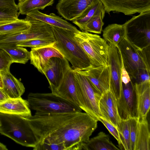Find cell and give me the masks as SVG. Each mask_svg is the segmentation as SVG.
<instances>
[{"instance_id":"obj_1","label":"cell","mask_w":150,"mask_h":150,"mask_svg":"<svg viewBox=\"0 0 150 150\" xmlns=\"http://www.w3.org/2000/svg\"><path fill=\"white\" fill-rule=\"evenodd\" d=\"M25 118L38 143L63 144L66 150H82L97 127L96 120L81 112L35 114Z\"/></svg>"},{"instance_id":"obj_2","label":"cell","mask_w":150,"mask_h":150,"mask_svg":"<svg viewBox=\"0 0 150 150\" xmlns=\"http://www.w3.org/2000/svg\"><path fill=\"white\" fill-rule=\"evenodd\" d=\"M0 133L22 146L33 148L38 139L25 117L0 113Z\"/></svg>"},{"instance_id":"obj_3","label":"cell","mask_w":150,"mask_h":150,"mask_svg":"<svg viewBox=\"0 0 150 150\" xmlns=\"http://www.w3.org/2000/svg\"><path fill=\"white\" fill-rule=\"evenodd\" d=\"M51 26L55 47L70 63L73 69L80 70L91 66L88 57L74 38L75 32Z\"/></svg>"},{"instance_id":"obj_4","label":"cell","mask_w":150,"mask_h":150,"mask_svg":"<svg viewBox=\"0 0 150 150\" xmlns=\"http://www.w3.org/2000/svg\"><path fill=\"white\" fill-rule=\"evenodd\" d=\"M27 101L29 108L35 110V114L37 115L82 111L77 105L52 92L30 93Z\"/></svg>"},{"instance_id":"obj_5","label":"cell","mask_w":150,"mask_h":150,"mask_svg":"<svg viewBox=\"0 0 150 150\" xmlns=\"http://www.w3.org/2000/svg\"><path fill=\"white\" fill-rule=\"evenodd\" d=\"M74 38L88 57L93 67L107 64L108 44L96 34L78 30L74 32Z\"/></svg>"},{"instance_id":"obj_6","label":"cell","mask_w":150,"mask_h":150,"mask_svg":"<svg viewBox=\"0 0 150 150\" xmlns=\"http://www.w3.org/2000/svg\"><path fill=\"white\" fill-rule=\"evenodd\" d=\"M73 71L76 80L79 107L99 121L101 117L99 102L102 94L94 88L84 76L77 70L73 69Z\"/></svg>"},{"instance_id":"obj_7","label":"cell","mask_w":150,"mask_h":150,"mask_svg":"<svg viewBox=\"0 0 150 150\" xmlns=\"http://www.w3.org/2000/svg\"><path fill=\"white\" fill-rule=\"evenodd\" d=\"M124 24L126 36L133 44L141 49L150 45V10L133 16Z\"/></svg>"},{"instance_id":"obj_8","label":"cell","mask_w":150,"mask_h":150,"mask_svg":"<svg viewBox=\"0 0 150 150\" xmlns=\"http://www.w3.org/2000/svg\"><path fill=\"white\" fill-rule=\"evenodd\" d=\"M117 47L123 66L131 79H135L140 69H146L140 53L141 49L131 42L126 36Z\"/></svg>"},{"instance_id":"obj_9","label":"cell","mask_w":150,"mask_h":150,"mask_svg":"<svg viewBox=\"0 0 150 150\" xmlns=\"http://www.w3.org/2000/svg\"><path fill=\"white\" fill-rule=\"evenodd\" d=\"M108 44L107 64L110 69L109 90L117 100L120 98L122 90V60L117 47L111 44Z\"/></svg>"},{"instance_id":"obj_10","label":"cell","mask_w":150,"mask_h":150,"mask_svg":"<svg viewBox=\"0 0 150 150\" xmlns=\"http://www.w3.org/2000/svg\"><path fill=\"white\" fill-rule=\"evenodd\" d=\"M122 90L120 98L116 100L118 114L121 120L137 117L136 95L134 83L131 80L126 84L122 83Z\"/></svg>"},{"instance_id":"obj_11","label":"cell","mask_w":150,"mask_h":150,"mask_svg":"<svg viewBox=\"0 0 150 150\" xmlns=\"http://www.w3.org/2000/svg\"><path fill=\"white\" fill-rule=\"evenodd\" d=\"M105 12L121 13L127 16L150 10V0H100Z\"/></svg>"},{"instance_id":"obj_12","label":"cell","mask_w":150,"mask_h":150,"mask_svg":"<svg viewBox=\"0 0 150 150\" xmlns=\"http://www.w3.org/2000/svg\"><path fill=\"white\" fill-rule=\"evenodd\" d=\"M77 71L84 76L94 88L101 94L109 90L110 69L108 64L98 67L91 66Z\"/></svg>"},{"instance_id":"obj_13","label":"cell","mask_w":150,"mask_h":150,"mask_svg":"<svg viewBox=\"0 0 150 150\" xmlns=\"http://www.w3.org/2000/svg\"><path fill=\"white\" fill-rule=\"evenodd\" d=\"M96 0H59L56 6L58 13L67 20L76 18Z\"/></svg>"},{"instance_id":"obj_14","label":"cell","mask_w":150,"mask_h":150,"mask_svg":"<svg viewBox=\"0 0 150 150\" xmlns=\"http://www.w3.org/2000/svg\"><path fill=\"white\" fill-rule=\"evenodd\" d=\"M68 61L65 57L62 59L53 57L49 60L44 71L49 84L51 91L59 86L64 77Z\"/></svg>"},{"instance_id":"obj_15","label":"cell","mask_w":150,"mask_h":150,"mask_svg":"<svg viewBox=\"0 0 150 150\" xmlns=\"http://www.w3.org/2000/svg\"><path fill=\"white\" fill-rule=\"evenodd\" d=\"M79 106L77 95L76 80L73 69L69 63L63 78L58 87L51 91Z\"/></svg>"},{"instance_id":"obj_16","label":"cell","mask_w":150,"mask_h":150,"mask_svg":"<svg viewBox=\"0 0 150 150\" xmlns=\"http://www.w3.org/2000/svg\"><path fill=\"white\" fill-rule=\"evenodd\" d=\"M56 43V42H55ZM54 44L35 48H31L30 52V64L43 74L46 65L52 57H64Z\"/></svg>"},{"instance_id":"obj_17","label":"cell","mask_w":150,"mask_h":150,"mask_svg":"<svg viewBox=\"0 0 150 150\" xmlns=\"http://www.w3.org/2000/svg\"><path fill=\"white\" fill-rule=\"evenodd\" d=\"M101 117L117 129L121 120L118 114L116 99L109 90L102 94L99 102Z\"/></svg>"},{"instance_id":"obj_18","label":"cell","mask_w":150,"mask_h":150,"mask_svg":"<svg viewBox=\"0 0 150 150\" xmlns=\"http://www.w3.org/2000/svg\"><path fill=\"white\" fill-rule=\"evenodd\" d=\"M139 120L146 118L150 108V81L134 83Z\"/></svg>"},{"instance_id":"obj_19","label":"cell","mask_w":150,"mask_h":150,"mask_svg":"<svg viewBox=\"0 0 150 150\" xmlns=\"http://www.w3.org/2000/svg\"><path fill=\"white\" fill-rule=\"evenodd\" d=\"M0 113L19 115L25 117L32 115L27 100L23 99L21 97L9 98L0 103Z\"/></svg>"},{"instance_id":"obj_20","label":"cell","mask_w":150,"mask_h":150,"mask_svg":"<svg viewBox=\"0 0 150 150\" xmlns=\"http://www.w3.org/2000/svg\"><path fill=\"white\" fill-rule=\"evenodd\" d=\"M26 16V18L39 21L51 26L74 32L77 31L78 30L67 21L53 13L47 15L38 10H35L29 13Z\"/></svg>"},{"instance_id":"obj_21","label":"cell","mask_w":150,"mask_h":150,"mask_svg":"<svg viewBox=\"0 0 150 150\" xmlns=\"http://www.w3.org/2000/svg\"><path fill=\"white\" fill-rule=\"evenodd\" d=\"M1 76L3 92L10 98L20 97L25 91L23 83L16 78L10 71L0 72Z\"/></svg>"},{"instance_id":"obj_22","label":"cell","mask_w":150,"mask_h":150,"mask_svg":"<svg viewBox=\"0 0 150 150\" xmlns=\"http://www.w3.org/2000/svg\"><path fill=\"white\" fill-rule=\"evenodd\" d=\"M85 150H119L110 140L109 136L100 132L96 136L89 139L83 146Z\"/></svg>"},{"instance_id":"obj_23","label":"cell","mask_w":150,"mask_h":150,"mask_svg":"<svg viewBox=\"0 0 150 150\" xmlns=\"http://www.w3.org/2000/svg\"><path fill=\"white\" fill-rule=\"evenodd\" d=\"M103 39L108 43L117 47L126 36L124 24L113 23L107 25L103 30Z\"/></svg>"},{"instance_id":"obj_24","label":"cell","mask_w":150,"mask_h":150,"mask_svg":"<svg viewBox=\"0 0 150 150\" xmlns=\"http://www.w3.org/2000/svg\"><path fill=\"white\" fill-rule=\"evenodd\" d=\"M150 150V133L146 118L139 120L134 150Z\"/></svg>"},{"instance_id":"obj_25","label":"cell","mask_w":150,"mask_h":150,"mask_svg":"<svg viewBox=\"0 0 150 150\" xmlns=\"http://www.w3.org/2000/svg\"><path fill=\"white\" fill-rule=\"evenodd\" d=\"M30 23L18 18L11 22L0 25V35H9L24 32L28 30Z\"/></svg>"},{"instance_id":"obj_26","label":"cell","mask_w":150,"mask_h":150,"mask_svg":"<svg viewBox=\"0 0 150 150\" xmlns=\"http://www.w3.org/2000/svg\"><path fill=\"white\" fill-rule=\"evenodd\" d=\"M103 6L100 0H96L79 17L72 21L82 31L89 20L98 11L104 9Z\"/></svg>"},{"instance_id":"obj_27","label":"cell","mask_w":150,"mask_h":150,"mask_svg":"<svg viewBox=\"0 0 150 150\" xmlns=\"http://www.w3.org/2000/svg\"><path fill=\"white\" fill-rule=\"evenodd\" d=\"M54 0H26L17 4L20 14L26 15L35 10L44 9L48 6H52Z\"/></svg>"},{"instance_id":"obj_28","label":"cell","mask_w":150,"mask_h":150,"mask_svg":"<svg viewBox=\"0 0 150 150\" xmlns=\"http://www.w3.org/2000/svg\"><path fill=\"white\" fill-rule=\"evenodd\" d=\"M10 57L12 63L25 64L30 58V52L23 47L17 45L2 49Z\"/></svg>"},{"instance_id":"obj_29","label":"cell","mask_w":150,"mask_h":150,"mask_svg":"<svg viewBox=\"0 0 150 150\" xmlns=\"http://www.w3.org/2000/svg\"><path fill=\"white\" fill-rule=\"evenodd\" d=\"M117 129L119 136L118 148L120 150H131L129 119L121 120Z\"/></svg>"},{"instance_id":"obj_30","label":"cell","mask_w":150,"mask_h":150,"mask_svg":"<svg viewBox=\"0 0 150 150\" xmlns=\"http://www.w3.org/2000/svg\"><path fill=\"white\" fill-rule=\"evenodd\" d=\"M105 12L104 8L98 11L87 23L84 27L83 31L101 34L104 25L103 20Z\"/></svg>"},{"instance_id":"obj_31","label":"cell","mask_w":150,"mask_h":150,"mask_svg":"<svg viewBox=\"0 0 150 150\" xmlns=\"http://www.w3.org/2000/svg\"><path fill=\"white\" fill-rule=\"evenodd\" d=\"M56 42L55 40L35 39L23 42L16 45L22 47L35 48L53 45Z\"/></svg>"},{"instance_id":"obj_32","label":"cell","mask_w":150,"mask_h":150,"mask_svg":"<svg viewBox=\"0 0 150 150\" xmlns=\"http://www.w3.org/2000/svg\"><path fill=\"white\" fill-rule=\"evenodd\" d=\"M131 150H134L137 133L139 120L137 117L129 119Z\"/></svg>"},{"instance_id":"obj_33","label":"cell","mask_w":150,"mask_h":150,"mask_svg":"<svg viewBox=\"0 0 150 150\" xmlns=\"http://www.w3.org/2000/svg\"><path fill=\"white\" fill-rule=\"evenodd\" d=\"M12 63V60L8 54L0 49V72L10 71V68Z\"/></svg>"},{"instance_id":"obj_34","label":"cell","mask_w":150,"mask_h":150,"mask_svg":"<svg viewBox=\"0 0 150 150\" xmlns=\"http://www.w3.org/2000/svg\"><path fill=\"white\" fill-rule=\"evenodd\" d=\"M18 11L6 8H0V19L16 20L20 13Z\"/></svg>"},{"instance_id":"obj_35","label":"cell","mask_w":150,"mask_h":150,"mask_svg":"<svg viewBox=\"0 0 150 150\" xmlns=\"http://www.w3.org/2000/svg\"><path fill=\"white\" fill-rule=\"evenodd\" d=\"M33 150H66L63 144H48L41 142L33 148Z\"/></svg>"},{"instance_id":"obj_36","label":"cell","mask_w":150,"mask_h":150,"mask_svg":"<svg viewBox=\"0 0 150 150\" xmlns=\"http://www.w3.org/2000/svg\"><path fill=\"white\" fill-rule=\"evenodd\" d=\"M150 74L146 69H140L134 79L135 83H140L144 82L150 81Z\"/></svg>"},{"instance_id":"obj_37","label":"cell","mask_w":150,"mask_h":150,"mask_svg":"<svg viewBox=\"0 0 150 150\" xmlns=\"http://www.w3.org/2000/svg\"><path fill=\"white\" fill-rule=\"evenodd\" d=\"M100 121L107 128L110 133L117 140L118 142L119 141V136L117 129L110 122L100 117L99 118V121Z\"/></svg>"},{"instance_id":"obj_38","label":"cell","mask_w":150,"mask_h":150,"mask_svg":"<svg viewBox=\"0 0 150 150\" xmlns=\"http://www.w3.org/2000/svg\"><path fill=\"white\" fill-rule=\"evenodd\" d=\"M140 53L144 63L147 71L150 73V45L141 49Z\"/></svg>"},{"instance_id":"obj_39","label":"cell","mask_w":150,"mask_h":150,"mask_svg":"<svg viewBox=\"0 0 150 150\" xmlns=\"http://www.w3.org/2000/svg\"><path fill=\"white\" fill-rule=\"evenodd\" d=\"M16 0H0V8H6L18 11Z\"/></svg>"},{"instance_id":"obj_40","label":"cell","mask_w":150,"mask_h":150,"mask_svg":"<svg viewBox=\"0 0 150 150\" xmlns=\"http://www.w3.org/2000/svg\"><path fill=\"white\" fill-rule=\"evenodd\" d=\"M9 98L0 88V104L6 101Z\"/></svg>"},{"instance_id":"obj_41","label":"cell","mask_w":150,"mask_h":150,"mask_svg":"<svg viewBox=\"0 0 150 150\" xmlns=\"http://www.w3.org/2000/svg\"><path fill=\"white\" fill-rule=\"evenodd\" d=\"M16 20L0 19V25L13 22Z\"/></svg>"},{"instance_id":"obj_42","label":"cell","mask_w":150,"mask_h":150,"mask_svg":"<svg viewBox=\"0 0 150 150\" xmlns=\"http://www.w3.org/2000/svg\"><path fill=\"white\" fill-rule=\"evenodd\" d=\"M8 150L6 146L0 142V150Z\"/></svg>"},{"instance_id":"obj_43","label":"cell","mask_w":150,"mask_h":150,"mask_svg":"<svg viewBox=\"0 0 150 150\" xmlns=\"http://www.w3.org/2000/svg\"><path fill=\"white\" fill-rule=\"evenodd\" d=\"M18 1L20 3H22L24 1H25L26 0H18Z\"/></svg>"}]
</instances>
